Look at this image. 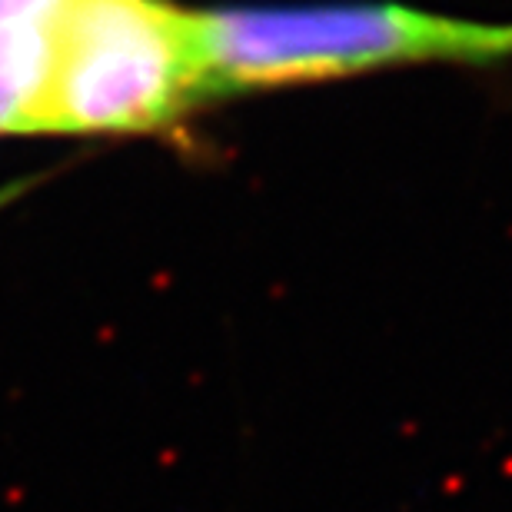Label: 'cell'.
<instances>
[{
    "mask_svg": "<svg viewBox=\"0 0 512 512\" xmlns=\"http://www.w3.org/2000/svg\"><path fill=\"white\" fill-rule=\"evenodd\" d=\"M210 100L326 84L413 64L493 67L512 60V24L429 10L350 4H266L193 10Z\"/></svg>",
    "mask_w": 512,
    "mask_h": 512,
    "instance_id": "1",
    "label": "cell"
},
{
    "mask_svg": "<svg viewBox=\"0 0 512 512\" xmlns=\"http://www.w3.org/2000/svg\"><path fill=\"white\" fill-rule=\"evenodd\" d=\"M210 104L193 7L64 0L47 94L50 137H137Z\"/></svg>",
    "mask_w": 512,
    "mask_h": 512,
    "instance_id": "2",
    "label": "cell"
},
{
    "mask_svg": "<svg viewBox=\"0 0 512 512\" xmlns=\"http://www.w3.org/2000/svg\"><path fill=\"white\" fill-rule=\"evenodd\" d=\"M64 0H0V137H44Z\"/></svg>",
    "mask_w": 512,
    "mask_h": 512,
    "instance_id": "3",
    "label": "cell"
}]
</instances>
